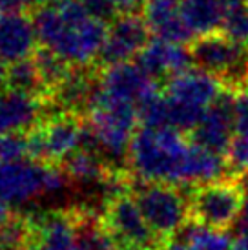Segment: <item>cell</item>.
I'll list each match as a JSON object with an SVG mask.
<instances>
[{
	"instance_id": "7a4b0ae2",
	"label": "cell",
	"mask_w": 248,
	"mask_h": 250,
	"mask_svg": "<svg viewBox=\"0 0 248 250\" xmlns=\"http://www.w3.org/2000/svg\"><path fill=\"white\" fill-rule=\"evenodd\" d=\"M192 141L172 126H143L128 152L131 172L143 183L185 187V170Z\"/></svg>"
},
{
	"instance_id": "8992f818",
	"label": "cell",
	"mask_w": 248,
	"mask_h": 250,
	"mask_svg": "<svg viewBox=\"0 0 248 250\" xmlns=\"http://www.w3.org/2000/svg\"><path fill=\"white\" fill-rule=\"evenodd\" d=\"M193 64L223 81L227 88H243L248 79V46L232 37L210 33L197 37L190 46Z\"/></svg>"
},
{
	"instance_id": "ba28073f",
	"label": "cell",
	"mask_w": 248,
	"mask_h": 250,
	"mask_svg": "<svg viewBox=\"0 0 248 250\" xmlns=\"http://www.w3.org/2000/svg\"><path fill=\"white\" fill-rule=\"evenodd\" d=\"M243 195V185L230 177L197 187L190 195L192 219L214 229L228 230L241 215Z\"/></svg>"
},
{
	"instance_id": "d590c367",
	"label": "cell",
	"mask_w": 248,
	"mask_h": 250,
	"mask_svg": "<svg viewBox=\"0 0 248 250\" xmlns=\"http://www.w3.org/2000/svg\"><path fill=\"white\" fill-rule=\"evenodd\" d=\"M247 86H248V79H247Z\"/></svg>"
},
{
	"instance_id": "836d02e7",
	"label": "cell",
	"mask_w": 248,
	"mask_h": 250,
	"mask_svg": "<svg viewBox=\"0 0 248 250\" xmlns=\"http://www.w3.org/2000/svg\"><path fill=\"white\" fill-rule=\"evenodd\" d=\"M7 88V68L0 62V91H4Z\"/></svg>"
},
{
	"instance_id": "e575fe53",
	"label": "cell",
	"mask_w": 248,
	"mask_h": 250,
	"mask_svg": "<svg viewBox=\"0 0 248 250\" xmlns=\"http://www.w3.org/2000/svg\"><path fill=\"white\" fill-rule=\"evenodd\" d=\"M28 250H44V249H42V247H41L39 243H37V241H33V243L29 245V249H28Z\"/></svg>"
},
{
	"instance_id": "3957f363",
	"label": "cell",
	"mask_w": 248,
	"mask_h": 250,
	"mask_svg": "<svg viewBox=\"0 0 248 250\" xmlns=\"http://www.w3.org/2000/svg\"><path fill=\"white\" fill-rule=\"evenodd\" d=\"M225 88L221 79L201 68H190L172 77L166 81L161 99V126L192 132Z\"/></svg>"
},
{
	"instance_id": "f546056e",
	"label": "cell",
	"mask_w": 248,
	"mask_h": 250,
	"mask_svg": "<svg viewBox=\"0 0 248 250\" xmlns=\"http://www.w3.org/2000/svg\"><path fill=\"white\" fill-rule=\"evenodd\" d=\"M29 4H33V0H0V15L24 11Z\"/></svg>"
},
{
	"instance_id": "9c48e42d",
	"label": "cell",
	"mask_w": 248,
	"mask_h": 250,
	"mask_svg": "<svg viewBox=\"0 0 248 250\" xmlns=\"http://www.w3.org/2000/svg\"><path fill=\"white\" fill-rule=\"evenodd\" d=\"M28 135L31 159L62 165L71 153L83 146L84 125L73 113L66 111L37 125Z\"/></svg>"
},
{
	"instance_id": "1f68e13d",
	"label": "cell",
	"mask_w": 248,
	"mask_h": 250,
	"mask_svg": "<svg viewBox=\"0 0 248 250\" xmlns=\"http://www.w3.org/2000/svg\"><path fill=\"white\" fill-rule=\"evenodd\" d=\"M161 250H192V249H190L179 236H175V237H172V239H168V241L161 247Z\"/></svg>"
},
{
	"instance_id": "ac0fdd59",
	"label": "cell",
	"mask_w": 248,
	"mask_h": 250,
	"mask_svg": "<svg viewBox=\"0 0 248 250\" xmlns=\"http://www.w3.org/2000/svg\"><path fill=\"white\" fill-rule=\"evenodd\" d=\"M31 221L35 241L44 250H77V215L49 212Z\"/></svg>"
},
{
	"instance_id": "277c9868",
	"label": "cell",
	"mask_w": 248,
	"mask_h": 250,
	"mask_svg": "<svg viewBox=\"0 0 248 250\" xmlns=\"http://www.w3.org/2000/svg\"><path fill=\"white\" fill-rule=\"evenodd\" d=\"M139 121L141 113L137 104L111 97L97 86L88 108L86 128L91 133L97 150L103 153L104 159H128L130 145Z\"/></svg>"
},
{
	"instance_id": "83f0119b",
	"label": "cell",
	"mask_w": 248,
	"mask_h": 250,
	"mask_svg": "<svg viewBox=\"0 0 248 250\" xmlns=\"http://www.w3.org/2000/svg\"><path fill=\"white\" fill-rule=\"evenodd\" d=\"M83 4L88 7L95 17H99V19H103V21H106V22H111L115 19L113 15H119L111 0H83Z\"/></svg>"
},
{
	"instance_id": "52a82bcc",
	"label": "cell",
	"mask_w": 248,
	"mask_h": 250,
	"mask_svg": "<svg viewBox=\"0 0 248 250\" xmlns=\"http://www.w3.org/2000/svg\"><path fill=\"white\" fill-rule=\"evenodd\" d=\"M133 197L146 223L163 243L177 236L192 219L190 199L173 185L145 183Z\"/></svg>"
},
{
	"instance_id": "603a6c76",
	"label": "cell",
	"mask_w": 248,
	"mask_h": 250,
	"mask_svg": "<svg viewBox=\"0 0 248 250\" xmlns=\"http://www.w3.org/2000/svg\"><path fill=\"white\" fill-rule=\"evenodd\" d=\"M33 61L35 66H37V71L41 75L44 91H49V93L55 90L71 71V66L66 61H62L61 57H57L55 53H51L46 48L39 49L33 55Z\"/></svg>"
},
{
	"instance_id": "d6a6232c",
	"label": "cell",
	"mask_w": 248,
	"mask_h": 250,
	"mask_svg": "<svg viewBox=\"0 0 248 250\" xmlns=\"http://www.w3.org/2000/svg\"><path fill=\"white\" fill-rule=\"evenodd\" d=\"M64 2H68V0H33V4L41 7H49V6H61Z\"/></svg>"
},
{
	"instance_id": "44dd1931",
	"label": "cell",
	"mask_w": 248,
	"mask_h": 250,
	"mask_svg": "<svg viewBox=\"0 0 248 250\" xmlns=\"http://www.w3.org/2000/svg\"><path fill=\"white\" fill-rule=\"evenodd\" d=\"M62 168L69 181L81 185H103L104 179L111 174L103 153L83 146L62 163Z\"/></svg>"
},
{
	"instance_id": "4fadbf2b",
	"label": "cell",
	"mask_w": 248,
	"mask_h": 250,
	"mask_svg": "<svg viewBox=\"0 0 248 250\" xmlns=\"http://www.w3.org/2000/svg\"><path fill=\"white\" fill-rule=\"evenodd\" d=\"M234 88H225L192 132L195 145L225 155L234 139Z\"/></svg>"
},
{
	"instance_id": "9a60e30c",
	"label": "cell",
	"mask_w": 248,
	"mask_h": 250,
	"mask_svg": "<svg viewBox=\"0 0 248 250\" xmlns=\"http://www.w3.org/2000/svg\"><path fill=\"white\" fill-rule=\"evenodd\" d=\"M137 62L155 81H159V79L170 81L172 77L190 70L193 64V59L192 51H190V48L186 44L153 39L139 53Z\"/></svg>"
},
{
	"instance_id": "30bf717a",
	"label": "cell",
	"mask_w": 248,
	"mask_h": 250,
	"mask_svg": "<svg viewBox=\"0 0 248 250\" xmlns=\"http://www.w3.org/2000/svg\"><path fill=\"white\" fill-rule=\"evenodd\" d=\"M103 225L117 245L137 250H161L165 245L146 223L135 197L124 192L108 201Z\"/></svg>"
},
{
	"instance_id": "d4e9b609",
	"label": "cell",
	"mask_w": 248,
	"mask_h": 250,
	"mask_svg": "<svg viewBox=\"0 0 248 250\" xmlns=\"http://www.w3.org/2000/svg\"><path fill=\"white\" fill-rule=\"evenodd\" d=\"M31 159L29 135L24 133H2L0 135V165L15 161Z\"/></svg>"
},
{
	"instance_id": "7402d4cb",
	"label": "cell",
	"mask_w": 248,
	"mask_h": 250,
	"mask_svg": "<svg viewBox=\"0 0 248 250\" xmlns=\"http://www.w3.org/2000/svg\"><path fill=\"white\" fill-rule=\"evenodd\" d=\"M177 236L192 250H234L235 243V237L230 236L227 230L214 229L193 219L186 223Z\"/></svg>"
},
{
	"instance_id": "6da1fadb",
	"label": "cell",
	"mask_w": 248,
	"mask_h": 250,
	"mask_svg": "<svg viewBox=\"0 0 248 250\" xmlns=\"http://www.w3.org/2000/svg\"><path fill=\"white\" fill-rule=\"evenodd\" d=\"M33 21L42 48L61 57L71 68H86L101 57L110 26L91 13L83 0L39 7Z\"/></svg>"
},
{
	"instance_id": "5b68a950",
	"label": "cell",
	"mask_w": 248,
	"mask_h": 250,
	"mask_svg": "<svg viewBox=\"0 0 248 250\" xmlns=\"http://www.w3.org/2000/svg\"><path fill=\"white\" fill-rule=\"evenodd\" d=\"M68 181L64 168L44 161L22 159L0 165V192L11 205L61 194L68 187Z\"/></svg>"
},
{
	"instance_id": "cb8c5ba5",
	"label": "cell",
	"mask_w": 248,
	"mask_h": 250,
	"mask_svg": "<svg viewBox=\"0 0 248 250\" xmlns=\"http://www.w3.org/2000/svg\"><path fill=\"white\" fill-rule=\"evenodd\" d=\"M7 88H13L19 91H26V93H33L42 97V86L41 75L37 71L33 59L28 61H21V62H15L11 66H7Z\"/></svg>"
},
{
	"instance_id": "d6986e66",
	"label": "cell",
	"mask_w": 248,
	"mask_h": 250,
	"mask_svg": "<svg viewBox=\"0 0 248 250\" xmlns=\"http://www.w3.org/2000/svg\"><path fill=\"white\" fill-rule=\"evenodd\" d=\"M181 17L195 37L223 29L225 0H181Z\"/></svg>"
},
{
	"instance_id": "f1b7e54d",
	"label": "cell",
	"mask_w": 248,
	"mask_h": 250,
	"mask_svg": "<svg viewBox=\"0 0 248 250\" xmlns=\"http://www.w3.org/2000/svg\"><path fill=\"white\" fill-rule=\"evenodd\" d=\"M117 13H137L139 9H145L148 0H111Z\"/></svg>"
},
{
	"instance_id": "e0dca14e",
	"label": "cell",
	"mask_w": 248,
	"mask_h": 250,
	"mask_svg": "<svg viewBox=\"0 0 248 250\" xmlns=\"http://www.w3.org/2000/svg\"><path fill=\"white\" fill-rule=\"evenodd\" d=\"M143 17L153 39L186 46L195 39L181 17V0H148Z\"/></svg>"
},
{
	"instance_id": "4316f807",
	"label": "cell",
	"mask_w": 248,
	"mask_h": 250,
	"mask_svg": "<svg viewBox=\"0 0 248 250\" xmlns=\"http://www.w3.org/2000/svg\"><path fill=\"white\" fill-rule=\"evenodd\" d=\"M234 128L235 135L248 137V88H237L234 93Z\"/></svg>"
},
{
	"instance_id": "ffe728a7",
	"label": "cell",
	"mask_w": 248,
	"mask_h": 250,
	"mask_svg": "<svg viewBox=\"0 0 248 250\" xmlns=\"http://www.w3.org/2000/svg\"><path fill=\"white\" fill-rule=\"evenodd\" d=\"M84 68H75L66 75L55 90L51 91V97L69 113L83 111L90 108L91 97L97 90V83L88 75V71H83Z\"/></svg>"
},
{
	"instance_id": "4dcf8cb0",
	"label": "cell",
	"mask_w": 248,
	"mask_h": 250,
	"mask_svg": "<svg viewBox=\"0 0 248 250\" xmlns=\"http://www.w3.org/2000/svg\"><path fill=\"white\" fill-rule=\"evenodd\" d=\"M11 217H13L11 215V203L7 201L6 197H4V194L0 192V227L6 225Z\"/></svg>"
},
{
	"instance_id": "7c38bea8",
	"label": "cell",
	"mask_w": 248,
	"mask_h": 250,
	"mask_svg": "<svg viewBox=\"0 0 248 250\" xmlns=\"http://www.w3.org/2000/svg\"><path fill=\"white\" fill-rule=\"evenodd\" d=\"M150 28L145 17L137 13H119L108 26V35L104 41L99 61L104 66L128 62L146 48L150 42Z\"/></svg>"
},
{
	"instance_id": "484cf974",
	"label": "cell",
	"mask_w": 248,
	"mask_h": 250,
	"mask_svg": "<svg viewBox=\"0 0 248 250\" xmlns=\"http://www.w3.org/2000/svg\"><path fill=\"white\" fill-rule=\"evenodd\" d=\"M225 159H227L228 174H232V177L248 175V137L234 135L225 153Z\"/></svg>"
},
{
	"instance_id": "2e32d148",
	"label": "cell",
	"mask_w": 248,
	"mask_h": 250,
	"mask_svg": "<svg viewBox=\"0 0 248 250\" xmlns=\"http://www.w3.org/2000/svg\"><path fill=\"white\" fill-rule=\"evenodd\" d=\"M42 97L6 88L0 91V135L2 133H24L31 132L41 125Z\"/></svg>"
},
{
	"instance_id": "5bb4252c",
	"label": "cell",
	"mask_w": 248,
	"mask_h": 250,
	"mask_svg": "<svg viewBox=\"0 0 248 250\" xmlns=\"http://www.w3.org/2000/svg\"><path fill=\"white\" fill-rule=\"evenodd\" d=\"M39 44L37 26L31 17L24 11L0 15V62L4 66L33 59Z\"/></svg>"
},
{
	"instance_id": "8fae6325",
	"label": "cell",
	"mask_w": 248,
	"mask_h": 250,
	"mask_svg": "<svg viewBox=\"0 0 248 250\" xmlns=\"http://www.w3.org/2000/svg\"><path fill=\"white\" fill-rule=\"evenodd\" d=\"M97 86L111 97L123 99L141 108L161 93L159 81H155L139 62H119L104 66Z\"/></svg>"
}]
</instances>
